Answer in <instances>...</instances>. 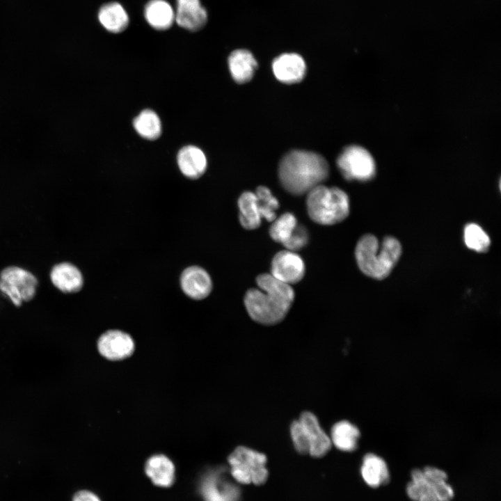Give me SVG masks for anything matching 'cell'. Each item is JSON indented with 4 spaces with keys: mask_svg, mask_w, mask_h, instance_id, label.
<instances>
[{
    "mask_svg": "<svg viewBox=\"0 0 501 501\" xmlns=\"http://www.w3.org/2000/svg\"><path fill=\"white\" fill-rule=\"evenodd\" d=\"M256 283L258 287L248 289L244 296L248 314L260 324L271 326L280 323L294 301L292 287L270 273L259 275Z\"/></svg>",
    "mask_w": 501,
    "mask_h": 501,
    "instance_id": "obj_1",
    "label": "cell"
},
{
    "mask_svg": "<svg viewBox=\"0 0 501 501\" xmlns=\"http://www.w3.org/2000/svg\"><path fill=\"white\" fill-rule=\"evenodd\" d=\"M329 173V166L321 155L310 151L294 150L286 153L278 166L283 187L289 193L300 196L321 184Z\"/></svg>",
    "mask_w": 501,
    "mask_h": 501,
    "instance_id": "obj_2",
    "label": "cell"
},
{
    "mask_svg": "<svg viewBox=\"0 0 501 501\" xmlns=\"http://www.w3.org/2000/svg\"><path fill=\"white\" fill-rule=\"evenodd\" d=\"M401 254L399 241L386 237L381 241L372 234H365L358 241L355 256L360 271L375 279L386 278Z\"/></svg>",
    "mask_w": 501,
    "mask_h": 501,
    "instance_id": "obj_3",
    "label": "cell"
},
{
    "mask_svg": "<svg viewBox=\"0 0 501 501\" xmlns=\"http://www.w3.org/2000/svg\"><path fill=\"white\" fill-rule=\"evenodd\" d=\"M306 205L310 218L317 223L330 225L344 220L349 214L347 194L342 189L321 184L307 193Z\"/></svg>",
    "mask_w": 501,
    "mask_h": 501,
    "instance_id": "obj_4",
    "label": "cell"
},
{
    "mask_svg": "<svg viewBox=\"0 0 501 501\" xmlns=\"http://www.w3.org/2000/svg\"><path fill=\"white\" fill-rule=\"evenodd\" d=\"M291 438L296 450L314 457L324 456L331 448L330 436L321 427L317 416L310 411L301 413L290 425Z\"/></svg>",
    "mask_w": 501,
    "mask_h": 501,
    "instance_id": "obj_5",
    "label": "cell"
},
{
    "mask_svg": "<svg viewBox=\"0 0 501 501\" xmlns=\"http://www.w3.org/2000/svg\"><path fill=\"white\" fill-rule=\"evenodd\" d=\"M232 477L239 483L264 484L268 477L267 457L250 448L239 446L228 456Z\"/></svg>",
    "mask_w": 501,
    "mask_h": 501,
    "instance_id": "obj_6",
    "label": "cell"
},
{
    "mask_svg": "<svg viewBox=\"0 0 501 501\" xmlns=\"http://www.w3.org/2000/svg\"><path fill=\"white\" fill-rule=\"evenodd\" d=\"M337 166L348 180L367 181L376 173V163L365 148L351 145L344 148L337 159Z\"/></svg>",
    "mask_w": 501,
    "mask_h": 501,
    "instance_id": "obj_7",
    "label": "cell"
},
{
    "mask_svg": "<svg viewBox=\"0 0 501 501\" xmlns=\"http://www.w3.org/2000/svg\"><path fill=\"white\" fill-rule=\"evenodd\" d=\"M37 285L35 276L18 267H7L0 273V290L16 306L31 300L35 294Z\"/></svg>",
    "mask_w": 501,
    "mask_h": 501,
    "instance_id": "obj_8",
    "label": "cell"
},
{
    "mask_svg": "<svg viewBox=\"0 0 501 501\" xmlns=\"http://www.w3.org/2000/svg\"><path fill=\"white\" fill-rule=\"evenodd\" d=\"M198 491L204 501H239V488L226 479L222 468L210 470L200 477Z\"/></svg>",
    "mask_w": 501,
    "mask_h": 501,
    "instance_id": "obj_9",
    "label": "cell"
},
{
    "mask_svg": "<svg viewBox=\"0 0 501 501\" xmlns=\"http://www.w3.org/2000/svg\"><path fill=\"white\" fill-rule=\"evenodd\" d=\"M305 272L303 260L294 251L283 250L273 257L270 274L284 283L291 285L299 283Z\"/></svg>",
    "mask_w": 501,
    "mask_h": 501,
    "instance_id": "obj_10",
    "label": "cell"
},
{
    "mask_svg": "<svg viewBox=\"0 0 501 501\" xmlns=\"http://www.w3.org/2000/svg\"><path fill=\"white\" fill-rule=\"evenodd\" d=\"M100 355L109 360H120L130 356L134 350L132 337L120 330H109L100 335L97 342Z\"/></svg>",
    "mask_w": 501,
    "mask_h": 501,
    "instance_id": "obj_11",
    "label": "cell"
},
{
    "mask_svg": "<svg viewBox=\"0 0 501 501\" xmlns=\"http://www.w3.org/2000/svg\"><path fill=\"white\" fill-rule=\"evenodd\" d=\"M276 78L282 83L292 84L300 82L305 77L306 64L303 57L296 53H285L272 63Z\"/></svg>",
    "mask_w": 501,
    "mask_h": 501,
    "instance_id": "obj_12",
    "label": "cell"
},
{
    "mask_svg": "<svg viewBox=\"0 0 501 501\" xmlns=\"http://www.w3.org/2000/svg\"><path fill=\"white\" fill-rule=\"evenodd\" d=\"M180 285L186 295L196 300L206 298L212 289L210 276L203 268L198 266L189 267L183 271Z\"/></svg>",
    "mask_w": 501,
    "mask_h": 501,
    "instance_id": "obj_13",
    "label": "cell"
},
{
    "mask_svg": "<svg viewBox=\"0 0 501 501\" xmlns=\"http://www.w3.org/2000/svg\"><path fill=\"white\" fill-rule=\"evenodd\" d=\"M207 20V13L200 0H176L175 21L180 26L196 31L202 29Z\"/></svg>",
    "mask_w": 501,
    "mask_h": 501,
    "instance_id": "obj_14",
    "label": "cell"
},
{
    "mask_svg": "<svg viewBox=\"0 0 501 501\" xmlns=\"http://www.w3.org/2000/svg\"><path fill=\"white\" fill-rule=\"evenodd\" d=\"M50 277L56 287L64 293L77 292L84 285L81 271L69 262L59 263L54 266L51 271Z\"/></svg>",
    "mask_w": 501,
    "mask_h": 501,
    "instance_id": "obj_15",
    "label": "cell"
},
{
    "mask_svg": "<svg viewBox=\"0 0 501 501\" xmlns=\"http://www.w3.org/2000/svg\"><path fill=\"white\" fill-rule=\"evenodd\" d=\"M177 164L184 176L196 179L206 170L207 159L204 152L198 147L186 145L178 152Z\"/></svg>",
    "mask_w": 501,
    "mask_h": 501,
    "instance_id": "obj_16",
    "label": "cell"
},
{
    "mask_svg": "<svg viewBox=\"0 0 501 501\" xmlns=\"http://www.w3.org/2000/svg\"><path fill=\"white\" fill-rule=\"evenodd\" d=\"M228 65L233 79L238 84H244L253 78L257 62L250 51L240 49L230 54Z\"/></svg>",
    "mask_w": 501,
    "mask_h": 501,
    "instance_id": "obj_17",
    "label": "cell"
},
{
    "mask_svg": "<svg viewBox=\"0 0 501 501\" xmlns=\"http://www.w3.org/2000/svg\"><path fill=\"white\" fill-rule=\"evenodd\" d=\"M145 470L147 475L157 486L168 487L175 479V467L165 455L156 454L146 461Z\"/></svg>",
    "mask_w": 501,
    "mask_h": 501,
    "instance_id": "obj_18",
    "label": "cell"
},
{
    "mask_svg": "<svg viewBox=\"0 0 501 501\" xmlns=\"http://www.w3.org/2000/svg\"><path fill=\"white\" fill-rule=\"evenodd\" d=\"M361 475L365 483L372 488L385 485L390 481V473L385 461L373 453L367 454L364 456Z\"/></svg>",
    "mask_w": 501,
    "mask_h": 501,
    "instance_id": "obj_19",
    "label": "cell"
},
{
    "mask_svg": "<svg viewBox=\"0 0 501 501\" xmlns=\"http://www.w3.org/2000/svg\"><path fill=\"white\" fill-rule=\"evenodd\" d=\"M144 16L147 22L157 30H166L175 22V11L165 0H150L145 6Z\"/></svg>",
    "mask_w": 501,
    "mask_h": 501,
    "instance_id": "obj_20",
    "label": "cell"
},
{
    "mask_svg": "<svg viewBox=\"0 0 501 501\" xmlns=\"http://www.w3.org/2000/svg\"><path fill=\"white\" fill-rule=\"evenodd\" d=\"M98 19L104 29L114 33L123 31L129 24L127 11L118 2L104 4L98 12Z\"/></svg>",
    "mask_w": 501,
    "mask_h": 501,
    "instance_id": "obj_21",
    "label": "cell"
},
{
    "mask_svg": "<svg viewBox=\"0 0 501 501\" xmlns=\"http://www.w3.org/2000/svg\"><path fill=\"white\" fill-rule=\"evenodd\" d=\"M360 431L349 421L336 422L331 429V441L338 450L344 452L354 451L358 446Z\"/></svg>",
    "mask_w": 501,
    "mask_h": 501,
    "instance_id": "obj_22",
    "label": "cell"
},
{
    "mask_svg": "<svg viewBox=\"0 0 501 501\" xmlns=\"http://www.w3.org/2000/svg\"><path fill=\"white\" fill-rule=\"evenodd\" d=\"M239 219L241 226L246 230H255L260 227L262 216L257 198L255 193L245 191L238 199Z\"/></svg>",
    "mask_w": 501,
    "mask_h": 501,
    "instance_id": "obj_23",
    "label": "cell"
},
{
    "mask_svg": "<svg viewBox=\"0 0 501 501\" xmlns=\"http://www.w3.org/2000/svg\"><path fill=\"white\" fill-rule=\"evenodd\" d=\"M138 134L148 140H154L161 133V123L158 115L152 110L145 109L134 120Z\"/></svg>",
    "mask_w": 501,
    "mask_h": 501,
    "instance_id": "obj_24",
    "label": "cell"
},
{
    "mask_svg": "<svg viewBox=\"0 0 501 501\" xmlns=\"http://www.w3.org/2000/svg\"><path fill=\"white\" fill-rule=\"evenodd\" d=\"M272 222L269 234L273 240L283 245L290 239L298 225L296 218L289 212L283 214Z\"/></svg>",
    "mask_w": 501,
    "mask_h": 501,
    "instance_id": "obj_25",
    "label": "cell"
},
{
    "mask_svg": "<svg viewBox=\"0 0 501 501\" xmlns=\"http://www.w3.org/2000/svg\"><path fill=\"white\" fill-rule=\"evenodd\" d=\"M464 241L468 248L477 252L488 250L491 244L488 235L476 223H469L465 227Z\"/></svg>",
    "mask_w": 501,
    "mask_h": 501,
    "instance_id": "obj_26",
    "label": "cell"
},
{
    "mask_svg": "<svg viewBox=\"0 0 501 501\" xmlns=\"http://www.w3.org/2000/svg\"><path fill=\"white\" fill-rule=\"evenodd\" d=\"M262 218L272 222L276 218V210L279 207L278 200L271 193L269 189L260 186L255 191Z\"/></svg>",
    "mask_w": 501,
    "mask_h": 501,
    "instance_id": "obj_27",
    "label": "cell"
},
{
    "mask_svg": "<svg viewBox=\"0 0 501 501\" xmlns=\"http://www.w3.org/2000/svg\"><path fill=\"white\" fill-rule=\"evenodd\" d=\"M309 234L305 227L298 224L294 234L283 245L287 250L296 251L303 248L308 241Z\"/></svg>",
    "mask_w": 501,
    "mask_h": 501,
    "instance_id": "obj_28",
    "label": "cell"
},
{
    "mask_svg": "<svg viewBox=\"0 0 501 501\" xmlns=\"http://www.w3.org/2000/svg\"><path fill=\"white\" fill-rule=\"evenodd\" d=\"M434 492L438 501H451L454 495L452 488L446 481L436 486Z\"/></svg>",
    "mask_w": 501,
    "mask_h": 501,
    "instance_id": "obj_29",
    "label": "cell"
},
{
    "mask_svg": "<svg viewBox=\"0 0 501 501\" xmlns=\"http://www.w3.org/2000/svg\"><path fill=\"white\" fill-rule=\"evenodd\" d=\"M72 501H100V500L90 491H81L74 495Z\"/></svg>",
    "mask_w": 501,
    "mask_h": 501,
    "instance_id": "obj_30",
    "label": "cell"
},
{
    "mask_svg": "<svg viewBox=\"0 0 501 501\" xmlns=\"http://www.w3.org/2000/svg\"><path fill=\"white\" fill-rule=\"evenodd\" d=\"M418 501H438V500L433 490L428 489L422 494Z\"/></svg>",
    "mask_w": 501,
    "mask_h": 501,
    "instance_id": "obj_31",
    "label": "cell"
}]
</instances>
